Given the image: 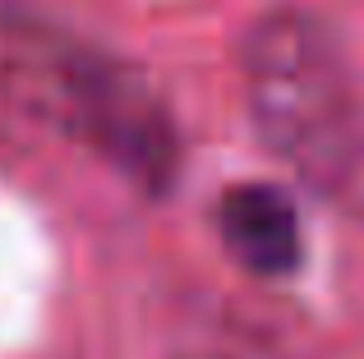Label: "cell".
<instances>
[{"label": "cell", "mask_w": 364, "mask_h": 359, "mask_svg": "<svg viewBox=\"0 0 364 359\" xmlns=\"http://www.w3.org/2000/svg\"><path fill=\"white\" fill-rule=\"evenodd\" d=\"M240 88L263 148L318 194H350L364 175L355 79L332 28L309 9H267L240 46Z\"/></svg>", "instance_id": "obj_1"}, {"label": "cell", "mask_w": 364, "mask_h": 359, "mask_svg": "<svg viewBox=\"0 0 364 359\" xmlns=\"http://www.w3.org/2000/svg\"><path fill=\"white\" fill-rule=\"evenodd\" d=\"M0 79L33 116L92 148L139 189L161 194L176 180V125L143 74L116 55L46 23L9 18L0 23Z\"/></svg>", "instance_id": "obj_2"}, {"label": "cell", "mask_w": 364, "mask_h": 359, "mask_svg": "<svg viewBox=\"0 0 364 359\" xmlns=\"http://www.w3.org/2000/svg\"><path fill=\"white\" fill-rule=\"evenodd\" d=\"M217 235L226 253L254 277H291L304 253V231L295 203L277 184H235L217 203Z\"/></svg>", "instance_id": "obj_3"}]
</instances>
